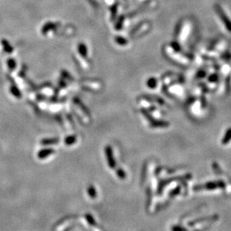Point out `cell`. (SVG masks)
Returning <instances> with one entry per match:
<instances>
[{
	"instance_id": "6da1fadb",
	"label": "cell",
	"mask_w": 231,
	"mask_h": 231,
	"mask_svg": "<svg viewBox=\"0 0 231 231\" xmlns=\"http://www.w3.org/2000/svg\"><path fill=\"white\" fill-rule=\"evenodd\" d=\"M215 9L216 11V13L218 14V15L219 16L220 19L221 20V21L224 23V26H226V28L230 32H231V21L229 19L228 17L227 16V14H225V12H224V10L218 5H216L215 7Z\"/></svg>"
}]
</instances>
